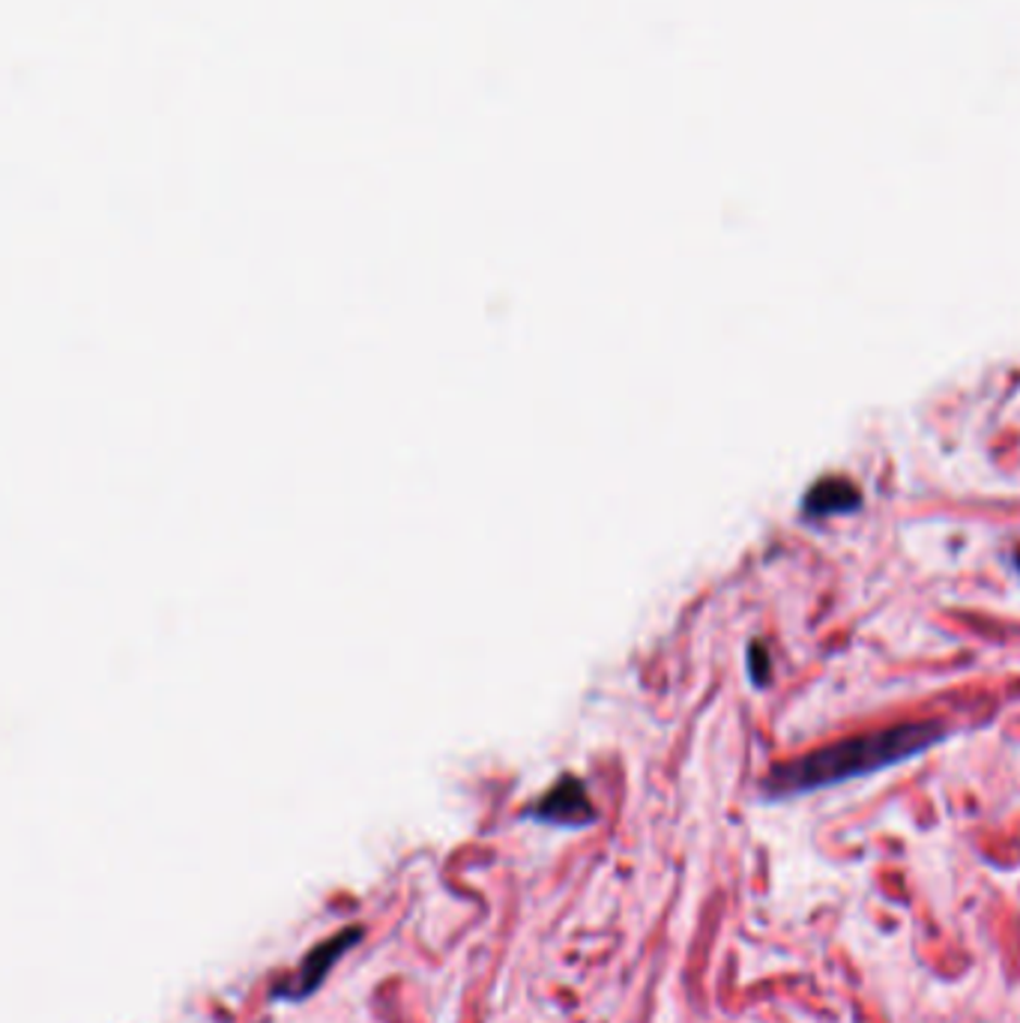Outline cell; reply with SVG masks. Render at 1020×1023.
<instances>
[{
    "instance_id": "obj_1",
    "label": "cell",
    "mask_w": 1020,
    "mask_h": 1023,
    "mask_svg": "<svg viewBox=\"0 0 1020 1023\" xmlns=\"http://www.w3.org/2000/svg\"><path fill=\"white\" fill-rule=\"evenodd\" d=\"M946 736L948 724L940 722V719L892 724V727H883L874 734L847 736L841 743L814 748L803 758L772 766L757 787V794L763 802H784V799H796V796L829 790V787L856 782L864 775H876V772L892 770L898 763L919 758L924 751L940 746Z\"/></svg>"
},
{
    "instance_id": "obj_2",
    "label": "cell",
    "mask_w": 1020,
    "mask_h": 1023,
    "mask_svg": "<svg viewBox=\"0 0 1020 1023\" xmlns=\"http://www.w3.org/2000/svg\"><path fill=\"white\" fill-rule=\"evenodd\" d=\"M360 939L362 927L353 925L338 931L333 937H326L324 943H318V946L302 958L297 973L290 975V978H285L278 987H273V997L290 999V1002H302L306 997H312L314 990L324 985V978L329 975V970L336 966L338 958H341L353 943H360Z\"/></svg>"
},
{
    "instance_id": "obj_3",
    "label": "cell",
    "mask_w": 1020,
    "mask_h": 1023,
    "mask_svg": "<svg viewBox=\"0 0 1020 1023\" xmlns=\"http://www.w3.org/2000/svg\"><path fill=\"white\" fill-rule=\"evenodd\" d=\"M533 818L542 820V823H553V826H587L596 820V811L589 806L584 784L577 778H563L551 794L542 799L539 808L533 811Z\"/></svg>"
},
{
    "instance_id": "obj_4",
    "label": "cell",
    "mask_w": 1020,
    "mask_h": 1023,
    "mask_svg": "<svg viewBox=\"0 0 1020 1023\" xmlns=\"http://www.w3.org/2000/svg\"><path fill=\"white\" fill-rule=\"evenodd\" d=\"M862 506V491L844 476L820 479L805 494L803 512L805 519H832V515H850Z\"/></svg>"
},
{
    "instance_id": "obj_5",
    "label": "cell",
    "mask_w": 1020,
    "mask_h": 1023,
    "mask_svg": "<svg viewBox=\"0 0 1020 1023\" xmlns=\"http://www.w3.org/2000/svg\"><path fill=\"white\" fill-rule=\"evenodd\" d=\"M769 671H772V668H769L767 650H763L760 640H755V644L748 647V676H751V683H755V686H767Z\"/></svg>"
},
{
    "instance_id": "obj_6",
    "label": "cell",
    "mask_w": 1020,
    "mask_h": 1023,
    "mask_svg": "<svg viewBox=\"0 0 1020 1023\" xmlns=\"http://www.w3.org/2000/svg\"><path fill=\"white\" fill-rule=\"evenodd\" d=\"M1018 557H1020V554H1018ZM1018 566H1020V560H1018Z\"/></svg>"
}]
</instances>
